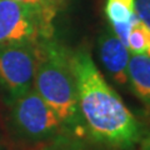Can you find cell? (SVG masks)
I'll use <instances>...</instances> for the list:
<instances>
[{"mask_svg": "<svg viewBox=\"0 0 150 150\" xmlns=\"http://www.w3.org/2000/svg\"><path fill=\"white\" fill-rule=\"evenodd\" d=\"M98 49L103 65L112 81L124 86L129 83L128 65L130 51L110 26H105L98 38Z\"/></svg>", "mask_w": 150, "mask_h": 150, "instance_id": "8992f818", "label": "cell"}, {"mask_svg": "<svg viewBox=\"0 0 150 150\" xmlns=\"http://www.w3.org/2000/svg\"><path fill=\"white\" fill-rule=\"evenodd\" d=\"M79 111L90 137L115 149H131L142 140V128L123 99L105 80L86 50L71 53Z\"/></svg>", "mask_w": 150, "mask_h": 150, "instance_id": "6da1fadb", "label": "cell"}, {"mask_svg": "<svg viewBox=\"0 0 150 150\" xmlns=\"http://www.w3.org/2000/svg\"><path fill=\"white\" fill-rule=\"evenodd\" d=\"M10 1H14V3H18V4H21V5H25L28 8H31L34 10L41 13L43 15L48 19L49 21L53 23L55 15L51 13L48 8L45 6V4L43 0H10Z\"/></svg>", "mask_w": 150, "mask_h": 150, "instance_id": "30bf717a", "label": "cell"}, {"mask_svg": "<svg viewBox=\"0 0 150 150\" xmlns=\"http://www.w3.org/2000/svg\"><path fill=\"white\" fill-rule=\"evenodd\" d=\"M71 53L53 38L38 41L34 89L63 124H74L80 116Z\"/></svg>", "mask_w": 150, "mask_h": 150, "instance_id": "7a4b0ae2", "label": "cell"}, {"mask_svg": "<svg viewBox=\"0 0 150 150\" xmlns=\"http://www.w3.org/2000/svg\"><path fill=\"white\" fill-rule=\"evenodd\" d=\"M128 78V84L137 98L150 106V58L130 54Z\"/></svg>", "mask_w": 150, "mask_h": 150, "instance_id": "ba28073f", "label": "cell"}, {"mask_svg": "<svg viewBox=\"0 0 150 150\" xmlns=\"http://www.w3.org/2000/svg\"><path fill=\"white\" fill-rule=\"evenodd\" d=\"M104 13L111 30L128 48V34L137 19L135 0H106Z\"/></svg>", "mask_w": 150, "mask_h": 150, "instance_id": "52a82bcc", "label": "cell"}, {"mask_svg": "<svg viewBox=\"0 0 150 150\" xmlns=\"http://www.w3.org/2000/svg\"><path fill=\"white\" fill-rule=\"evenodd\" d=\"M128 49L130 54L150 58V29L138 16L128 34Z\"/></svg>", "mask_w": 150, "mask_h": 150, "instance_id": "9c48e42d", "label": "cell"}, {"mask_svg": "<svg viewBox=\"0 0 150 150\" xmlns=\"http://www.w3.org/2000/svg\"><path fill=\"white\" fill-rule=\"evenodd\" d=\"M54 26L43 14L21 4L0 0V49L53 38Z\"/></svg>", "mask_w": 150, "mask_h": 150, "instance_id": "3957f363", "label": "cell"}, {"mask_svg": "<svg viewBox=\"0 0 150 150\" xmlns=\"http://www.w3.org/2000/svg\"><path fill=\"white\" fill-rule=\"evenodd\" d=\"M140 150H150V133L140 140Z\"/></svg>", "mask_w": 150, "mask_h": 150, "instance_id": "4fadbf2b", "label": "cell"}, {"mask_svg": "<svg viewBox=\"0 0 150 150\" xmlns=\"http://www.w3.org/2000/svg\"><path fill=\"white\" fill-rule=\"evenodd\" d=\"M135 14L150 29V0H135Z\"/></svg>", "mask_w": 150, "mask_h": 150, "instance_id": "8fae6325", "label": "cell"}, {"mask_svg": "<svg viewBox=\"0 0 150 150\" xmlns=\"http://www.w3.org/2000/svg\"><path fill=\"white\" fill-rule=\"evenodd\" d=\"M10 114L16 133L31 142H43L56 137L64 125L34 86L24 95L11 100Z\"/></svg>", "mask_w": 150, "mask_h": 150, "instance_id": "277c9868", "label": "cell"}, {"mask_svg": "<svg viewBox=\"0 0 150 150\" xmlns=\"http://www.w3.org/2000/svg\"><path fill=\"white\" fill-rule=\"evenodd\" d=\"M45 6L49 9V10L56 15V13L59 11V9L64 5V3L67 1V0H43Z\"/></svg>", "mask_w": 150, "mask_h": 150, "instance_id": "7c38bea8", "label": "cell"}, {"mask_svg": "<svg viewBox=\"0 0 150 150\" xmlns=\"http://www.w3.org/2000/svg\"><path fill=\"white\" fill-rule=\"evenodd\" d=\"M38 43L0 49V89L10 100L24 95L34 86Z\"/></svg>", "mask_w": 150, "mask_h": 150, "instance_id": "5b68a950", "label": "cell"}]
</instances>
